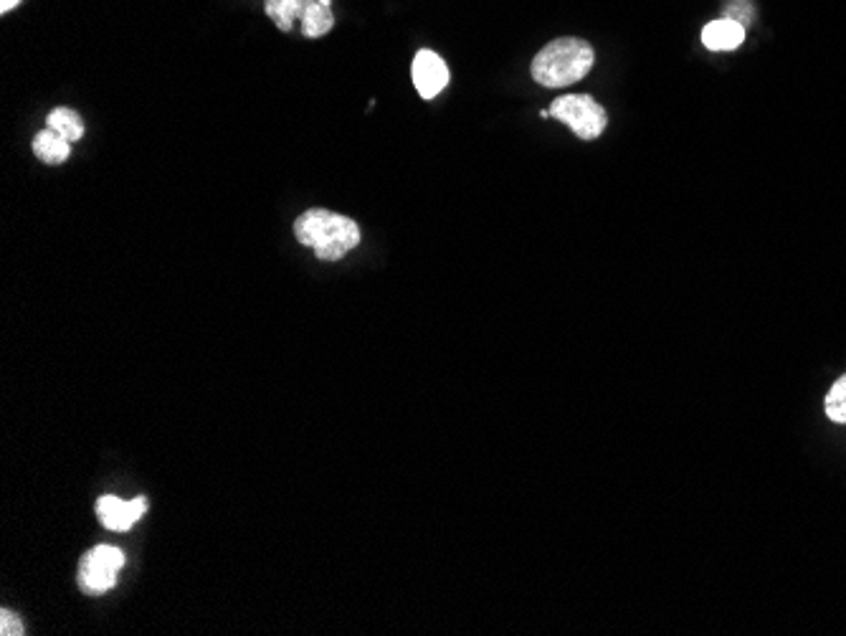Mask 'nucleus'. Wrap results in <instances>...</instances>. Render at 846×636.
Returning a JSON list of instances; mask_svg holds the SVG:
<instances>
[{"label": "nucleus", "mask_w": 846, "mask_h": 636, "mask_svg": "<svg viewBox=\"0 0 846 636\" xmlns=\"http://www.w3.org/2000/svg\"><path fill=\"white\" fill-rule=\"evenodd\" d=\"M294 236L302 246H310L322 261H340L360 246V226L353 218L327 208H310L294 221Z\"/></svg>", "instance_id": "1"}, {"label": "nucleus", "mask_w": 846, "mask_h": 636, "mask_svg": "<svg viewBox=\"0 0 846 636\" xmlns=\"http://www.w3.org/2000/svg\"><path fill=\"white\" fill-rule=\"evenodd\" d=\"M593 46L583 39H555L543 51H537V56L530 64V74L540 87L545 89H563L573 87L581 79L588 77V71L593 69Z\"/></svg>", "instance_id": "2"}, {"label": "nucleus", "mask_w": 846, "mask_h": 636, "mask_svg": "<svg viewBox=\"0 0 846 636\" xmlns=\"http://www.w3.org/2000/svg\"><path fill=\"white\" fill-rule=\"evenodd\" d=\"M550 117L568 125L581 140H596L608 125V115L603 104H598L591 94H565L550 104Z\"/></svg>", "instance_id": "3"}, {"label": "nucleus", "mask_w": 846, "mask_h": 636, "mask_svg": "<svg viewBox=\"0 0 846 636\" xmlns=\"http://www.w3.org/2000/svg\"><path fill=\"white\" fill-rule=\"evenodd\" d=\"M122 566H125V553L120 548L97 545V548L87 550L82 563H79V586L87 596H102V593L117 586Z\"/></svg>", "instance_id": "4"}, {"label": "nucleus", "mask_w": 846, "mask_h": 636, "mask_svg": "<svg viewBox=\"0 0 846 636\" xmlns=\"http://www.w3.org/2000/svg\"><path fill=\"white\" fill-rule=\"evenodd\" d=\"M411 77L413 87H416V92L421 94L423 99H434L439 97L446 89V84H449V66H446V61L441 59L436 51L421 49L413 56Z\"/></svg>", "instance_id": "5"}, {"label": "nucleus", "mask_w": 846, "mask_h": 636, "mask_svg": "<svg viewBox=\"0 0 846 636\" xmlns=\"http://www.w3.org/2000/svg\"><path fill=\"white\" fill-rule=\"evenodd\" d=\"M147 510L145 497H137V500H120L114 495L99 497L97 502V517L104 528L112 530V533H127V530L135 525L137 520H142Z\"/></svg>", "instance_id": "6"}, {"label": "nucleus", "mask_w": 846, "mask_h": 636, "mask_svg": "<svg viewBox=\"0 0 846 636\" xmlns=\"http://www.w3.org/2000/svg\"><path fill=\"white\" fill-rule=\"evenodd\" d=\"M745 41V26L733 18H717L702 31V44L710 51H735Z\"/></svg>", "instance_id": "7"}, {"label": "nucleus", "mask_w": 846, "mask_h": 636, "mask_svg": "<svg viewBox=\"0 0 846 636\" xmlns=\"http://www.w3.org/2000/svg\"><path fill=\"white\" fill-rule=\"evenodd\" d=\"M33 153H36L38 160H44L46 165H61L69 160L71 142L46 127V130H41L33 137Z\"/></svg>", "instance_id": "8"}, {"label": "nucleus", "mask_w": 846, "mask_h": 636, "mask_svg": "<svg viewBox=\"0 0 846 636\" xmlns=\"http://www.w3.org/2000/svg\"><path fill=\"white\" fill-rule=\"evenodd\" d=\"M299 23H302V33L307 39H320V36L332 31L335 16H332V8L327 6V3H322V0H307Z\"/></svg>", "instance_id": "9"}, {"label": "nucleus", "mask_w": 846, "mask_h": 636, "mask_svg": "<svg viewBox=\"0 0 846 636\" xmlns=\"http://www.w3.org/2000/svg\"><path fill=\"white\" fill-rule=\"evenodd\" d=\"M46 127H49V130H54L56 135L64 137V140H69L71 145L84 137L82 117L76 115L74 109H69V107L51 109L49 117H46Z\"/></svg>", "instance_id": "10"}, {"label": "nucleus", "mask_w": 846, "mask_h": 636, "mask_svg": "<svg viewBox=\"0 0 846 636\" xmlns=\"http://www.w3.org/2000/svg\"><path fill=\"white\" fill-rule=\"evenodd\" d=\"M304 6H307V0H266L264 11L279 31H292L294 23L302 18Z\"/></svg>", "instance_id": "11"}, {"label": "nucleus", "mask_w": 846, "mask_h": 636, "mask_svg": "<svg viewBox=\"0 0 846 636\" xmlns=\"http://www.w3.org/2000/svg\"><path fill=\"white\" fill-rule=\"evenodd\" d=\"M826 416H829L834 424H846V376L839 378V381L831 386L829 396L824 401Z\"/></svg>", "instance_id": "12"}, {"label": "nucleus", "mask_w": 846, "mask_h": 636, "mask_svg": "<svg viewBox=\"0 0 846 636\" xmlns=\"http://www.w3.org/2000/svg\"><path fill=\"white\" fill-rule=\"evenodd\" d=\"M725 18H733V21L745 26L753 18V3L750 0H730V3H725Z\"/></svg>", "instance_id": "13"}, {"label": "nucleus", "mask_w": 846, "mask_h": 636, "mask_svg": "<svg viewBox=\"0 0 846 636\" xmlns=\"http://www.w3.org/2000/svg\"><path fill=\"white\" fill-rule=\"evenodd\" d=\"M0 634H3V636H21L23 634L21 619H18L13 611H8V609L0 611Z\"/></svg>", "instance_id": "14"}, {"label": "nucleus", "mask_w": 846, "mask_h": 636, "mask_svg": "<svg viewBox=\"0 0 846 636\" xmlns=\"http://www.w3.org/2000/svg\"><path fill=\"white\" fill-rule=\"evenodd\" d=\"M18 3H21V0H0V13L13 11V8H18Z\"/></svg>", "instance_id": "15"}]
</instances>
